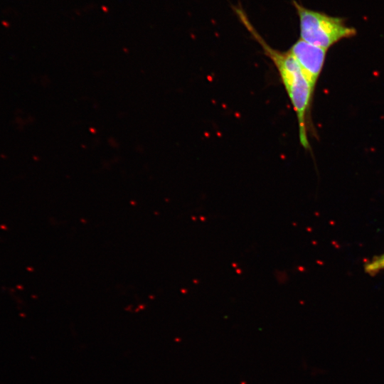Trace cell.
I'll return each mask as SVG.
<instances>
[{
  "instance_id": "6da1fadb",
  "label": "cell",
  "mask_w": 384,
  "mask_h": 384,
  "mask_svg": "<svg viewBox=\"0 0 384 384\" xmlns=\"http://www.w3.org/2000/svg\"><path fill=\"white\" fill-rule=\"evenodd\" d=\"M233 9L240 22L261 46L265 54L277 68L297 115L301 145L306 149H309L306 117L314 90L305 77L298 62L289 50L281 51L271 47L252 26L242 8L234 6Z\"/></svg>"
},
{
  "instance_id": "3957f363",
  "label": "cell",
  "mask_w": 384,
  "mask_h": 384,
  "mask_svg": "<svg viewBox=\"0 0 384 384\" xmlns=\"http://www.w3.org/2000/svg\"><path fill=\"white\" fill-rule=\"evenodd\" d=\"M327 49L298 39L289 51L298 62L302 72L315 90L317 80L322 71Z\"/></svg>"
},
{
  "instance_id": "7a4b0ae2",
  "label": "cell",
  "mask_w": 384,
  "mask_h": 384,
  "mask_svg": "<svg viewBox=\"0 0 384 384\" xmlns=\"http://www.w3.org/2000/svg\"><path fill=\"white\" fill-rule=\"evenodd\" d=\"M292 4L299 17L300 38L309 43L328 49L356 34V30L348 26L343 18L309 9L295 0Z\"/></svg>"
},
{
  "instance_id": "277c9868",
  "label": "cell",
  "mask_w": 384,
  "mask_h": 384,
  "mask_svg": "<svg viewBox=\"0 0 384 384\" xmlns=\"http://www.w3.org/2000/svg\"><path fill=\"white\" fill-rule=\"evenodd\" d=\"M365 271L371 275L384 270V254L373 258L364 267Z\"/></svg>"
}]
</instances>
